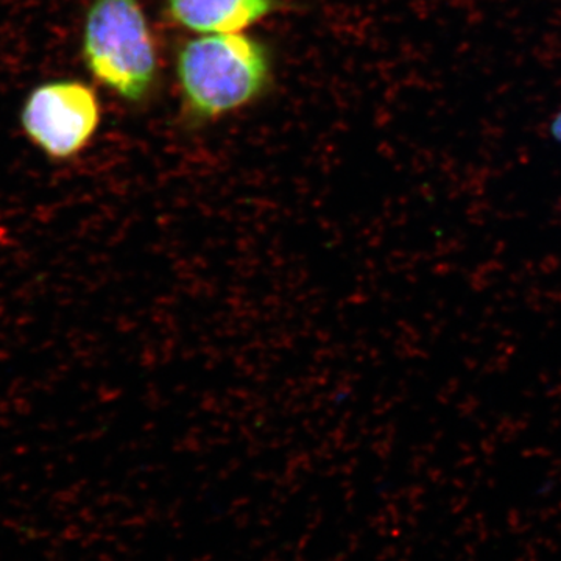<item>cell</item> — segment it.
I'll use <instances>...</instances> for the list:
<instances>
[{"mask_svg":"<svg viewBox=\"0 0 561 561\" xmlns=\"http://www.w3.org/2000/svg\"><path fill=\"white\" fill-rule=\"evenodd\" d=\"M81 57L92 79L130 105L149 101L160 81L157 41L140 0H91Z\"/></svg>","mask_w":561,"mask_h":561,"instance_id":"2","label":"cell"},{"mask_svg":"<svg viewBox=\"0 0 561 561\" xmlns=\"http://www.w3.org/2000/svg\"><path fill=\"white\" fill-rule=\"evenodd\" d=\"M21 127L49 160L79 157L101 127L98 92L77 79L49 80L33 88L22 103Z\"/></svg>","mask_w":561,"mask_h":561,"instance_id":"3","label":"cell"},{"mask_svg":"<svg viewBox=\"0 0 561 561\" xmlns=\"http://www.w3.org/2000/svg\"><path fill=\"white\" fill-rule=\"evenodd\" d=\"M279 0H165L164 13L184 31L216 35L239 33L271 16Z\"/></svg>","mask_w":561,"mask_h":561,"instance_id":"4","label":"cell"},{"mask_svg":"<svg viewBox=\"0 0 561 561\" xmlns=\"http://www.w3.org/2000/svg\"><path fill=\"white\" fill-rule=\"evenodd\" d=\"M176 81L184 114L194 124L217 121L257 101L272 83L264 43L239 33H216L181 44Z\"/></svg>","mask_w":561,"mask_h":561,"instance_id":"1","label":"cell"},{"mask_svg":"<svg viewBox=\"0 0 561 561\" xmlns=\"http://www.w3.org/2000/svg\"><path fill=\"white\" fill-rule=\"evenodd\" d=\"M546 131H548V138L551 139L553 144L561 147V108L557 110L556 113L549 117Z\"/></svg>","mask_w":561,"mask_h":561,"instance_id":"5","label":"cell"}]
</instances>
